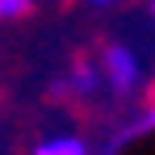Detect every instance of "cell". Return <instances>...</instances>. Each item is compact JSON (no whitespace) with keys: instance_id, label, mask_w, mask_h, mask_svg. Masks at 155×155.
Returning <instances> with one entry per match:
<instances>
[{"instance_id":"1","label":"cell","mask_w":155,"mask_h":155,"mask_svg":"<svg viewBox=\"0 0 155 155\" xmlns=\"http://www.w3.org/2000/svg\"><path fill=\"white\" fill-rule=\"evenodd\" d=\"M105 67H109V80H113V88L126 97L130 88H134V80H138V59H134L126 46H109V54H105Z\"/></svg>"},{"instance_id":"2","label":"cell","mask_w":155,"mask_h":155,"mask_svg":"<svg viewBox=\"0 0 155 155\" xmlns=\"http://www.w3.org/2000/svg\"><path fill=\"white\" fill-rule=\"evenodd\" d=\"M34 155H88V147H84L80 138H71V134H63V138H51V143H42Z\"/></svg>"},{"instance_id":"3","label":"cell","mask_w":155,"mask_h":155,"mask_svg":"<svg viewBox=\"0 0 155 155\" xmlns=\"http://www.w3.org/2000/svg\"><path fill=\"white\" fill-rule=\"evenodd\" d=\"M29 4H34V0H0V17H4V21H13V17L29 13Z\"/></svg>"},{"instance_id":"4","label":"cell","mask_w":155,"mask_h":155,"mask_svg":"<svg viewBox=\"0 0 155 155\" xmlns=\"http://www.w3.org/2000/svg\"><path fill=\"white\" fill-rule=\"evenodd\" d=\"M92 84H97V71H88V67H80V71H76V88H80V92H88Z\"/></svg>"},{"instance_id":"5","label":"cell","mask_w":155,"mask_h":155,"mask_svg":"<svg viewBox=\"0 0 155 155\" xmlns=\"http://www.w3.org/2000/svg\"><path fill=\"white\" fill-rule=\"evenodd\" d=\"M92 4H109V0H92Z\"/></svg>"},{"instance_id":"6","label":"cell","mask_w":155,"mask_h":155,"mask_svg":"<svg viewBox=\"0 0 155 155\" xmlns=\"http://www.w3.org/2000/svg\"><path fill=\"white\" fill-rule=\"evenodd\" d=\"M151 13H155V0H151Z\"/></svg>"}]
</instances>
